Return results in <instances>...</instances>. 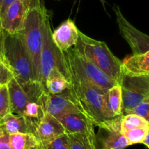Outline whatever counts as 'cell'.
I'll list each match as a JSON object with an SVG mask.
<instances>
[{"mask_svg": "<svg viewBox=\"0 0 149 149\" xmlns=\"http://www.w3.org/2000/svg\"><path fill=\"white\" fill-rule=\"evenodd\" d=\"M73 49L119 84L123 72V62L113 55L106 42L93 39L79 30L78 41Z\"/></svg>", "mask_w": 149, "mask_h": 149, "instance_id": "cell-1", "label": "cell"}, {"mask_svg": "<svg viewBox=\"0 0 149 149\" xmlns=\"http://www.w3.org/2000/svg\"><path fill=\"white\" fill-rule=\"evenodd\" d=\"M1 58L19 83L34 80L31 63L20 33L4 32Z\"/></svg>", "mask_w": 149, "mask_h": 149, "instance_id": "cell-2", "label": "cell"}, {"mask_svg": "<svg viewBox=\"0 0 149 149\" xmlns=\"http://www.w3.org/2000/svg\"><path fill=\"white\" fill-rule=\"evenodd\" d=\"M47 11L45 6L29 10L23 29L20 32L31 63L34 80L39 82H40V61L43 45L42 23Z\"/></svg>", "mask_w": 149, "mask_h": 149, "instance_id": "cell-3", "label": "cell"}, {"mask_svg": "<svg viewBox=\"0 0 149 149\" xmlns=\"http://www.w3.org/2000/svg\"><path fill=\"white\" fill-rule=\"evenodd\" d=\"M74 93L84 112L97 126L114 118L109 111L106 93L108 91L81 82L72 81Z\"/></svg>", "mask_w": 149, "mask_h": 149, "instance_id": "cell-4", "label": "cell"}, {"mask_svg": "<svg viewBox=\"0 0 149 149\" xmlns=\"http://www.w3.org/2000/svg\"><path fill=\"white\" fill-rule=\"evenodd\" d=\"M71 82L86 83L108 91L117 83L106 73L83 56L77 53L73 48L64 52Z\"/></svg>", "mask_w": 149, "mask_h": 149, "instance_id": "cell-5", "label": "cell"}, {"mask_svg": "<svg viewBox=\"0 0 149 149\" xmlns=\"http://www.w3.org/2000/svg\"><path fill=\"white\" fill-rule=\"evenodd\" d=\"M43 32V45L40 61V83L45 86V83L48 75L52 70H58L71 82V76L68 70L64 52L61 51L54 42L52 37L49 15L47 11L45 13L42 23ZM45 88V87H44Z\"/></svg>", "mask_w": 149, "mask_h": 149, "instance_id": "cell-6", "label": "cell"}, {"mask_svg": "<svg viewBox=\"0 0 149 149\" xmlns=\"http://www.w3.org/2000/svg\"><path fill=\"white\" fill-rule=\"evenodd\" d=\"M119 85L122 88L123 115L149 96V75H134L123 72Z\"/></svg>", "mask_w": 149, "mask_h": 149, "instance_id": "cell-7", "label": "cell"}, {"mask_svg": "<svg viewBox=\"0 0 149 149\" xmlns=\"http://www.w3.org/2000/svg\"><path fill=\"white\" fill-rule=\"evenodd\" d=\"M122 116L123 115L114 117L97 125L99 134L96 136V140L100 141L102 149H125L130 145L121 131Z\"/></svg>", "mask_w": 149, "mask_h": 149, "instance_id": "cell-8", "label": "cell"}, {"mask_svg": "<svg viewBox=\"0 0 149 149\" xmlns=\"http://www.w3.org/2000/svg\"><path fill=\"white\" fill-rule=\"evenodd\" d=\"M116 22L120 34L127 42L133 54H141L149 51V35L141 32L125 18L118 5H114Z\"/></svg>", "mask_w": 149, "mask_h": 149, "instance_id": "cell-9", "label": "cell"}, {"mask_svg": "<svg viewBox=\"0 0 149 149\" xmlns=\"http://www.w3.org/2000/svg\"><path fill=\"white\" fill-rule=\"evenodd\" d=\"M47 112L55 118L65 114L84 112L81 104L74 93L73 86L71 89L60 94L52 95L48 93Z\"/></svg>", "mask_w": 149, "mask_h": 149, "instance_id": "cell-10", "label": "cell"}, {"mask_svg": "<svg viewBox=\"0 0 149 149\" xmlns=\"http://www.w3.org/2000/svg\"><path fill=\"white\" fill-rule=\"evenodd\" d=\"M29 10V7L22 1H16L12 3L0 15V23L3 31L10 34L21 32Z\"/></svg>", "mask_w": 149, "mask_h": 149, "instance_id": "cell-11", "label": "cell"}, {"mask_svg": "<svg viewBox=\"0 0 149 149\" xmlns=\"http://www.w3.org/2000/svg\"><path fill=\"white\" fill-rule=\"evenodd\" d=\"M67 134L81 133L90 137H96L94 124L84 112H74L58 117Z\"/></svg>", "mask_w": 149, "mask_h": 149, "instance_id": "cell-12", "label": "cell"}, {"mask_svg": "<svg viewBox=\"0 0 149 149\" xmlns=\"http://www.w3.org/2000/svg\"><path fill=\"white\" fill-rule=\"evenodd\" d=\"M52 37L57 47L61 51L65 52L77 45L79 30L72 20L67 19L52 32Z\"/></svg>", "mask_w": 149, "mask_h": 149, "instance_id": "cell-13", "label": "cell"}, {"mask_svg": "<svg viewBox=\"0 0 149 149\" xmlns=\"http://www.w3.org/2000/svg\"><path fill=\"white\" fill-rule=\"evenodd\" d=\"M64 133L65 129L59 120L46 112L36 128L35 136L42 145L45 146Z\"/></svg>", "mask_w": 149, "mask_h": 149, "instance_id": "cell-14", "label": "cell"}, {"mask_svg": "<svg viewBox=\"0 0 149 149\" xmlns=\"http://www.w3.org/2000/svg\"><path fill=\"white\" fill-rule=\"evenodd\" d=\"M0 125L9 134L23 133L35 135V131L23 115L10 112L0 121Z\"/></svg>", "mask_w": 149, "mask_h": 149, "instance_id": "cell-15", "label": "cell"}, {"mask_svg": "<svg viewBox=\"0 0 149 149\" xmlns=\"http://www.w3.org/2000/svg\"><path fill=\"white\" fill-rule=\"evenodd\" d=\"M122 62L124 72L134 75H149V51L132 54Z\"/></svg>", "mask_w": 149, "mask_h": 149, "instance_id": "cell-16", "label": "cell"}, {"mask_svg": "<svg viewBox=\"0 0 149 149\" xmlns=\"http://www.w3.org/2000/svg\"><path fill=\"white\" fill-rule=\"evenodd\" d=\"M45 91L49 94H60L72 87V83L58 70H52L45 83Z\"/></svg>", "mask_w": 149, "mask_h": 149, "instance_id": "cell-17", "label": "cell"}, {"mask_svg": "<svg viewBox=\"0 0 149 149\" xmlns=\"http://www.w3.org/2000/svg\"><path fill=\"white\" fill-rule=\"evenodd\" d=\"M107 105L109 111L113 117L123 115V101L122 88L119 84H116L109 89L106 93Z\"/></svg>", "mask_w": 149, "mask_h": 149, "instance_id": "cell-18", "label": "cell"}, {"mask_svg": "<svg viewBox=\"0 0 149 149\" xmlns=\"http://www.w3.org/2000/svg\"><path fill=\"white\" fill-rule=\"evenodd\" d=\"M70 149H97L96 137L81 133L68 134Z\"/></svg>", "mask_w": 149, "mask_h": 149, "instance_id": "cell-19", "label": "cell"}, {"mask_svg": "<svg viewBox=\"0 0 149 149\" xmlns=\"http://www.w3.org/2000/svg\"><path fill=\"white\" fill-rule=\"evenodd\" d=\"M149 126L148 121L143 118L133 113L123 115L121 121V131L122 133L138 127Z\"/></svg>", "mask_w": 149, "mask_h": 149, "instance_id": "cell-20", "label": "cell"}, {"mask_svg": "<svg viewBox=\"0 0 149 149\" xmlns=\"http://www.w3.org/2000/svg\"><path fill=\"white\" fill-rule=\"evenodd\" d=\"M148 131L149 126H147V127L132 129L125 131L122 134L125 136L131 145L138 144V143H143V142L146 138Z\"/></svg>", "mask_w": 149, "mask_h": 149, "instance_id": "cell-21", "label": "cell"}, {"mask_svg": "<svg viewBox=\"0 0 149 149\" xmlns=\"http://www.w3.org/2000/svg\"><path fill=\"white\" fill-rule=\"evenodd\" d=\"M10 112V102L7 85L0 86V121Z\"/></svg>", "mask_w": 149, "mask_h": 149, "instance_id": "cell-22", "label": "cell"}, {"mask_svg": "<svg viewBox=\"0 0 149 149\" xmlns=\"http://www.w3.org/2000/svg\"><path fill=\"white\" fill-rule=\"evenodd\" d=\"M44 149H70L69 137L67 133L61 134L45 146Z\"/></svg>", "mask_w": 149, "mask_h": 149, "instance_id": "cell-23", "label": "cell"}, {"mask_svg": "<svg viewBox=\"0 0 149 149\" xmlns=\"http://www.w3.org/2000/svg\"><path fill=\"white\" fill-rule=\"evenodd\" d=\"M29 134L16 133L10 134V145L12 149H25Z\"/></svg>", "mask_w": 149, "mask_h": 149, "instance_id": "cell-24", "label": "cell"}, {"mask_svg": "<svg viewBox=\"0 0 149 149\" xmlns=\"http://www.w3.org/2000/svg\"><path fill=\"white\" fill-rule=\"evenodd\" d=\"M16 1H22L26 6H28L30 10L36 8V7H42L44 6L43 0H3L2 5H1V10H0V15L5 11V10L8 7L9 5H10L12 3Z\"/></svg>", "mask_w": 149, "mask_h": 149, "instance_id": "cell-25", "label": "cell"}, {"mask_svg": "<svg viewBox=\"0 0 149 149\" xmlns=\"http://www.w3.org/2000/svg\"><path fill=\"white\" fill-rule=\"evenodd\" d=\"M133 113L142 117L149 124V96L141 102L138 106L130 111L127 114Z\"/></svg>", "mask_w": 149, "mask_h": 149, "instance_id": "cell-26", "label": "cell"}, {"mask_svg": "<svg viewBox=\"0 0 149 149\" xmlns=\"http://www.w3.org/2000/svg\"><path fill=\"white\" fill-rule=\"evenodd\" d=\"M13 77V73L9 70L0 56V86L7 85Z\"/></svg>", "mask_w": 149, "mask_h": 149, "instance_id": "cell-27", "label": "cell"}, {"mask_svg": "<svg viewBox=\"0 0 149 149\" xmlns=\"http://www.w3.org/2000/svg\"><path fill=\"white\" fill-rule=\"evenodd\" d=\"M27 144L29 145L28 149H43V146L42 145L36 136L33 134H29L27 139Z\"/></svg>", "mask_w": 149, "mask_h": 149, "instance_id": "cell-28", "label": "cell"}, {"mask_svg": "<svg viewBox=\"0 0 149 149\" xmlns=\"http://www.w3.org/2000/svg\"><path fill=\"white\" fill-rule=\"evenodd\" d=\"M0 149H12L10 134L4 131L0 136Z\"/></svg>", "mask_w": 149, "mask_h": 149, "instance_id": "cell-29", "label": "cell"}, {"mask_svg": "<svg viewBox=\"0 0 149 149\" xmlns=\"http://www.w3.org/2000/svg\"><path fill=\"white\" fill-rule=\"evenodd\" d=\"M3 36H4V31L1 26L0 23V56L1 57V51H2V42H3Z\"/></svg>", "mask_w": 149, "mask_h": 149, "instance_id": "cell-30", "label": "cell"}, {"mask_svg": "<svg viewBox=\"0 0 149 149\" xmlns=\"http://www.w3.org/2000/svg\"><path fill=\"white\" fill-rule=\"evenodd\" d=\"M143 144L145 145L146 146H147V147L149 148V131H148V135H147L146 138L145 140L143 142Z\"/></svg>", "mask_w": 149, "mask_h": 149, "instance_id": "cell-31", "label": "cell"}, {"mask_svg": "<svg viewBox=\"0 0 149 149\" xmlns=\"http://www.w3.org/2000/svg\"><path fill=\"white\" fill-rule=\"evenodd\" d=\"M3 131H4V129H2V127H1V126L0 125V136L1 135V134L3 133Z\"/></svg>", "mask_w": 149, "mask_h": 149, "instance_id": "cell-32", "label": "cell"}, {"mask_svg": "<svg viewBox=\"0 0 149 149\" xmlns=\"http://www.w3.org/2000/svg\"><path fill=\"white\" fill-rule=\"evenodd\" d=\"M2 2H3V0H0V10H1V5H2Z\"/></svg>", "mask_w": 149, "mask_h": 149, "instance_id": "cell-33", "label": "cell"}, {"mask_svg": "<svg viewBox=\"0 0 149 149\" xmlns=\"http://www.w3.org/2000/svg\"><path fill=\"white\" fill-rule=\"evenodd\" d=\"M29 148V145H28L27 143H26V148H25V149H28Z\"/></svg>", "mask_w": 149, "mask_h": 149, "instance_id": "cell-34", "label": "cell"}, {"mask_svg": "<svg viewBox=\"0 0 149 149\" xmlns=\"http://www.w3.org/2000/svg\"><path fill=\"white\" fill-rule=\"evenodd\" d=\"M43 149H44V148H43Z\"/></svg>", "mask_w": 149, "mask_h": 149, "instance_id": "cell-35", "label": "cell"}, {"mask_svg": "<svg viewBox=\"0 0 149 149\" xmlns=\"http://www.w3.org/2000/svg\"></svg>", "mask_w": 149, "mask_h": 149, "instance_id": "cell-36", "label": "cell"}]
</instances>
